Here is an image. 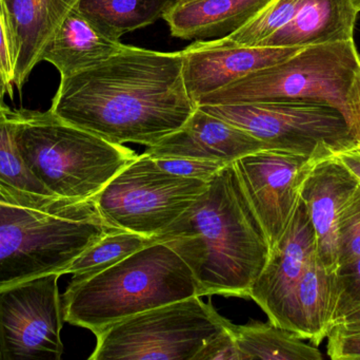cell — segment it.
I'll return each instance as SVG.
<instances>
[{
	"mask_svg": "<svg viewBox=\"0 0 360 360\" xmlns=\"http://www.w3.org/2000/svg\"><path fill=\"white\" fill-rule=\"evenodd\" d=\"M196 108L181 51L124 44L103 63L60 78L50 110L110 143L150 147L181 128Z\"/></svg>",
	"mask_w": 360,
	"mask_h": 360,
	"instance_id": "cell-1",
	"label": "cell"
},
{
	"mask_svg": "<svg viewBox=\"0 0 360 360\" xmlns=\"http://www.w3.org/2000/svg\"><path fill=\"white\" fill-rule=\"evenodd\" d=\"M316 254L314 228L300 199L285 235L271 251L248 296L268 315L271 323L283 328L294 289Z\"/></svg>",
	"mask_w": 360,
	"mask_h": 360,
	"instance_id": "cell-13",
	"label": "cell"
},
{
	"mask_svg": "<svg viewBox=\"0 0 360 360\" xmlns=\"http://www.w3.org/2000/svg\"><path fill=\"white\" fill-rule=\"evenodd\" d=\"M231 325L224 333L213 338L197 355L196 360H243Z\"/></svg>",
	"mask_w": 360,
	"mask_h": 360,
	"instance_id": "cell-30",
	"label": "cell"
},
{
	"mask_svg": "<svg viewBox=\"0 0 360 360\" xmlns=\"http://www.w3.org/2000/svg\"><path fill=\"white\" fill-rule=\"evenodd\" d=\"M327 352L334 360L360 359V331L333 328L328 336Z\"/></svg>",
	"mask_w": 360,
	"mask_h": 360,
	"instance_id": "cell-29",
	"label": "cell"
},
{
	"mask_svg": "<svg viewBox=\"0 0 360 360\" xmlns=\"http://www.w3.org/2000/svg\"><path fill=\"white\" fill-rule=\"evenodd\" d=\"M304 46H243L226 38L197 40L181 50L182 71L195 103L254 72L289 58Z\"/></svg>",
	"mask_w": 360,
	"mask_h": 360,
	"instance_id": "cell-12",
	"label": "cell"
},
{
	"mask_svg": "<svg viewBox=\"0 0 360 360\" xmlns=\"http://www.w3.org/2000/svg\"><path fill=\"white\" fill-rule=\"evenodd\" d=\"M360 186L356 178L336 158L315 165L300 192L316 237V252L330 272L338 266V224L347 202Z\"/></svg>",
	"mask_w": 360,
	"mask_h": 360,
	"instance_id": "cell-15",
	"label": "cell"
},
{
	"mask_svg": "<svg viewBox=\"0 0 360 360\" xmlns=\"http://www.w3.org/2000/svg\"><path fill=\"white\" fill-rule=\"evenodd\" d=\"M199 296L171 302L110 325L97 334L90 360H196L230 328Z\"/></svg>",
	"mask_w": 360,
	"mask_h": 360,
	"instance_id": "cell-7",
	"label": "cell"
},
{
	"mask_svg": "<svg viewBox=\"0 0 360 360\" xmlns=\"http://www.w3.org/2000/svg\"><path fill=\"white\" fill-rule=\"evenodd\" d=\"M333 328L345 331H360V309L345 316Z\"/></svg>",
	"mask_w": 360,
	"mask_h": 360,
	"instance_id": "cell-34",
	"label": "cell"
},
{
	"mask_svg": "<svg viewBox=\"0 0 360 360\" xmlns=\"http://www.w3.org/2000/svg\"><path fill=\"white\" fill-rule=\"evenodd\" d=\"M193 296H199V287L188 264L168 245L154 242L97 274L72 278L61 302L65 321L97 335L139 313Z\"/></svg>",
	"mask_w": 360,
	"mask_h": 360,
	"instance_id": "cell-3",
	"label": "cell"
},
{
	"mask_svg": "<svg viewBox=\"0 0 360 360\" xmlns=\"http://www.w3.org/2000/svg\"><path fill=\"white\" fill-rule=\"evenodd\" d=\"M360 258V186L347 202L338 224V266Z\"/></svg>",
	"mask_w": 360,
	"mask_h": 360,
	"instance_id": "cell-27",
	"label": "cell"
},
{
	"mask_svg": "<svg viewBox=\"0 0 360 360\" xmlns=\"http://www.w3.org/2000/svg\"><path fill=\"white\" fill-rule=\"evenodd\" d=\"M237 347L243 359L321 360V350L292 332L271 323L231 325Z\"/></svg>",
	"mask_w": 360,
	"mask_h": 360,
	"instance_id": "cell-22",
	"label": "cell"
},
{
	"mask_svg": "<svg viewBox=\"0 0 360 360\" xmlns=\"http://www.w3.org/2000/svg\"><path fill=\"white\" fill-rule=\"evenodd\" d=\"M153 239L188 264L200 297H248L271 253L234 163L224 166L203 194Z\"/></svg>",
	"mask_w": 360,
	"mask_h": 360,
	"instance_id": "cell-2",
	"label": "cell"
},
{
	"mask_svg": "<svg viewBox=\"0 0 360 360\" xmlns=\"http://www.w3.org/2000/svg\"><path fill=\"white\" fill-rule=\"evenodd\" d=\"M335 283L333 327L345 316L360 309V258L338 266Z\"/></svg>",
	"mask_w": 360,
	"mask_h": 360,
	"instance_id": "cell-26",
	"label": "cell"
},
{
	"mask_svg": "<svg viewBox=\"0 0 360 360\" xmlns=\"http://www.w3.org/2000/svg\"><path fill=\"white\" fill-rule=\"evenodd\" d=\"M152 243H154V239L149 237L127 230H113L78 256L63 271V275L73 274L75 279L86 278L114 266Z\"/></svg>",
	"mask_w": 360,
	"mask_h": 360,
	"instance_id": "cell-24",
	"label": "cell"
},
{
	"mask_svg": "<svg viewBox=\"0 0 360 360\" xmlns=\"http://www.w3.org/2000/svg\"><path fill=\"white\" fill-rule=\"evenodd\" d=\"M0 194L22 203L46 204L55 197L27 168L14 139L10 109L0 116Z\"/></svg>",
	"mask_w": 360,
	"mask_h": 360,
	"instance_id": "cell-23",
	"label": "cell"
},
{
	"mask_svg": "<svg viewBox=\"0 0 360 360\" xmlns=\"http://www.w3.org/2000/svg\"><path fill=\"white\" fill-rule=\"evenodd\" d=\"M58 273L0 291V360H59L65 317Z\"/></svg>",
	"mask_w": 360,
	"mask_h": 360,
	"instance_id": "cell-10",
	"label": "cell"
},
{
	"mask_svg": "<svg viewBox=\"0 0 360 360\" xmlns=\"http://www.w3.org/2000/svg\"><path fill=\"white\" fill-rule=\"evenodd\" d=\"M271 0H190L179 2L164 18L180 39L226 37L245 25Z\"/></svg>",
	"mask_w": 360,
	"mask_h": 360,
	"instance_id": "cell-20",
	"label": "cell"
},
{
	"mask_svg": "<svg viewBox=\"0 0 360 360\" xmlns=\"http://www.w3.org/2000/svg\"><path fill=\"white\" fill-rule=\"evenodd\" d=\"M207 184L172 175L143 154L120 170L94 200L112 228L153 238L181 216Z\"/></svg>",
	"mask_w": 360,
	"mask_h": 360,
	"instance_id": "cell-9",
	"label": "cell"
},
{
	"mask_svg": "<svg viewBox=\"0 0 360 360\" xmlns=\"http://www.w3.org/2000/svg\"><path fill=\"white\" fill-rule=\"evenodd\" d=\"M336 158L350 170L360 184V147L349 148L335 154Z\"/></svg>",
	"mask_w": 360,
	"mask_h": 360,
	"instance_id": "cell-33",
	"label": "cell"
},
{
	"mask_svg": "<svg viewBox=\"0 0 360 360\" xmlns=\"http://www.w3.org/2000/svg\"><path fill=\"white\" fill-rule=\"evenodd\" d=\"M264 149L266 145L247 131L197 106L181 128L148 147L145 154L151 158L196 159L230 164Z\"/></svg>",
	"mask_w": 360,
	"mask_h": 360,
	"instance_id": "cell-16",
	"label": "cell"
},
{
	"mask_svg": "<svg viewBox=\"0 0 360 360\" xmlns=\"http://www.w3.org/2000/svg\"><path fill=\"white\" fill-rule=\"evenodd\" d=\"M186 1H190V0H179V2H186ZM179 2H177V4H179Z\"/></svg>",
	"mask_w": 360,
	"mask_h": 360,
	"instance_id": "cell-36",
	"label": "cell"
},
{
	"mask_svg": "<svg viewBox=\"0 0 360 360\" xmlns=\"http://www.w3.org/2000/svg\"><path fill=\"white\" fill-rule=\"evenodd\" d=\"M359 70L354 39L304 46L289 58L202 97L197 106L316 101L345 116L347 94Z\"/></svg>",
	"mask_w": 360,
	"mask_h": 360,
	"instance_id": "cell-6",
	"label": "cell"
},
{
	"mask_svg": "<svg viewBox=\"0 0 360 360\" xmlns=\"http://www.w3.org/2000/svg\"><path fill=\"white\" fill-rule=\"evenodd\" d=\"M122 46L74 6L46 44L42 61L52 63L61 78L68 77L103 63Z\"/></svg>",
	"mask_w": 360,
	"mask_h": 360,
	"instance_id": "cell-19",
	"label": "cell"
},
{
	"mask_svg": "<svg viewBox=\"0 0 360 360\" xmlns=\"http://www.w3.org/2000/svg\"><path fill=\"white\" fill-rule=\"evenodd\" d=\"M323 159L327 158L264 149L233 162L271 251L283 238L293 218L304 181Z\"/></svg>",
	"mask_w": 360,
	"mask_h": 360,
	"instance_id": "cell-11",
	"label": "cell"
},
{
	"mask_svg": "<svg viewBox=\"0 0 360 360\" xmlns=\"http://www.w3.org/2000/svg\"><path fill=\"white\" fill-rule=\"evenodd\" d=\"M17 149L27 168L63 200L94 198L139 154L46 112L10 109Z\"/></svg>",
	"mask_w": 360,
	"mask_h": 360,
	"instance_id": "cell-5",
	"label": "cell"
},
{
	"mask_svg": "<svg viewBox=\"0 0 360 360\" xmlns=\"http://www.w3.org/2000/svg\"><path fill=\"white\" fill-rule=\"evenodd\" d=\"M360 0H304L285 27L262 46H308L354 39Z\"/></svg>",
	"mask_w": 360,
	"mask_h": 360,
	"instance_id": "cell-18",
	"label": "cell"
},
{
	"mask_svg": "<svg viewBox=\"0 0 360 360\" xmlns=\"http://www.w3.org/2000/svg\"><path fill=\"white\" fill-rule=\"evenodd\" d=\"M179 0H78L75 8L107 35L120 39L164 18Z\"/></svg>",
	"mask_w": 360,
	"mask_h": 360,
	"instance_id": "cell-21",
	"label": "cell"
},
{
	"mask_svg": "<svg viewBox=\"0 0 360 360\" xmlns=\"http://www.w3.org/2000/svg\"><path fill=\"white\" fill-rule=\"evenodd\" d=\"M117 228L101 217L94 198L22 203L0 194V291L63 271Z\"/></svg>",
	"mask_w": 360,
	"mask_h": 360,
	"instance_id": "cell-4",
	"label": "cell"
},
{
	"mask_svg": "<svg viewBox=\"0 0 360 360\" xmlns=\"http://www.w3.org/2000/svg\"><path fill=\"white\" fill-rule=\"evenodd\" d=\"M335 290V272L327 270L316 254L294 289L283 329L319 347L333 329Z\"/></svg>",
	"mask_w": 360,
	"mask_h": 360,
	"instance_id": "cell-17",
	"label": "cell"
},
{
	"mask_svg": "<svg viewBox=\"0 0 360 360\" xmlns=\"http://www.w3.org/2000/svg\"><path fill=\"white\" fill-rule=\"evenodd\" d=\"M345 118L355 144L360 147V70L347 94Z\"/></svg>",
	"mask_w": 360,
	"mask_h": 360,
	"instance_id": "cell-31",
	"label": "cell"
},
{
	"mask_svg": "<svg viewBox=\"0 0 360 360\" xmlns=\"http://www.w3.org/2000/svg\"><path fill=\"white\" fill-rule=\"evenodd\" d=\"M10 109V108L8 107V106L4 104V99L2 97H0V116L1 114H4V112L8 111V110Z\"/></svg>",
	"mask_w": 360,
	"mask_h": 360,
	"instance_id": "cell-35",
	"label": "cell"
},
{
	"mask_svg": "<svg viewBox=\"0 0 360 360\" xmlns=\"http://www.w3.org/2000/svg\"><path fill=\"white\" fill-rule=\"evenodd\" d=\"M156 164L179 177L198 179L210 182L228 163L216 161L196 160V159L152 158ZM231 164V163H230Z\"/></svg>",
	"mask_w": 360,
	"mask_h": 360,
	"instance_id": "cell-28",
	"label": "cell"
},
{
	"mask_svg": "<svg viewBox=\"0 0 360 360\" xmlns=\"http://www.w3.org/2000/svg\"><path fill=\"white\" fill-rule=\"evenodd\" d=\"M13 68L4 23L0 16V97L4 99L8 93L13 99Z\"/></svg>",
	"mask_w": 360,
	"mask_h": 360,
	"instance_id": "cell-32",
	"label": "cell"
},
{
	"mask_svg": "<svg viewBox=\"0 0 360 360\" xmlns=\"http://www.w3.org/2000/svg\"><path fill=\"white\" fill-rule=\"evenodd\" d=\"M78 0H0L13 68V84L22 89L42 61L46 44Z\"/></svg>",
	"mask_w": 360,
	"mask_h": 360,
	"instance_id": "cell-14",
	"label": "cell"
},
{
	"mask_svg": "<svg viewBox=\"0 0 360 360\" xmlns=\"http://www.w3.org/2000/svg\"><path fill=\"white\" fill-rule=\"evenodd\" d=\"M304 0H271L245 25L226 36L237 46H262L297 14Z\"/></svg>",
	"mask_w": 360,
	"mask_h": 360,
	"instance_id": "cell-25",
	"label": "cell"
},
{
	"mask_svg": "<svg viewBox=\"0 0 360 360\" xmlns=\"http://www.w3.org/2000/svg\"><path fill=\"white\" fill-rule=\"evenodd\" d=\"M266 145L302 156L329 158L355 147L342 112L316 101H269L198 106Z\"/></svg>",
	"mask_w": 360,
	"mask_h": 360,
	"instance_id": "cell-8",
	"label": "cell"
}]
</instances>
